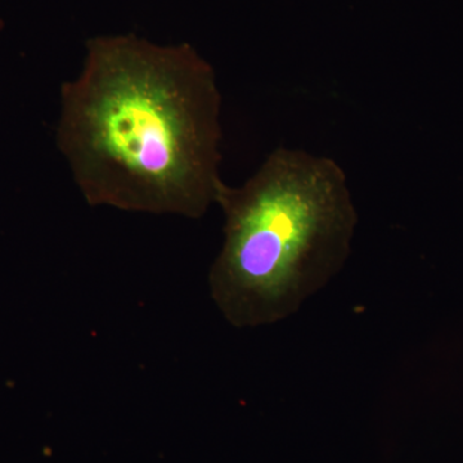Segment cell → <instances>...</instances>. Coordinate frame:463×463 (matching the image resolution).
Returning <instances> with one entry per match:
<instances>
[{"instance_id":"obj_1","label":"cell","mask_w":463,"mask_h":463,"mask_svg":"<svg viewBox=\"0 0 463 463\" xmlns=\"http://www.w3.org/2000/svg\"><path fill=\"white\" fill-rule=\"evenodd\" d=\"M221 106L191 44L94 36L61 88L57 146L90 206L199 219L224 183Z\"/></svg>"},{"instance_id":"obj_2","label":"cell","mask_w":463,"mask_h":463,"mask_svg":"<svg viewBox=\"0 0 463 463\" xmlns=\"http://www.w3.org/2000/svg\"><path fill=\"white\" fill-rule=\"evenodd\" d=\"M215 203L224 242L209 273L215 306L237 328L283 321L343 269L358 213L343 167L303 149L277 148Z\"/></svg>"},{"instance_id":"obj_3","label":"cell","mask_w":463,"mask_h":463,"mask_svg":"<svg viewBox=\"0 0 463 463\" xmlns=\"http://www.w3.org/2000/svg\"><path fill=\"white\" fill-rule=\"evenodd\" d=\"M2 29H3V21L0 20V30H2Z\"/></svg>"}]
</instances>
